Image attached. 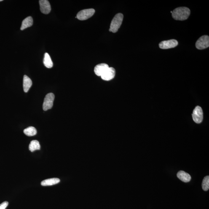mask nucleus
I'll return each instance as SVG.
<instances>
[{"label":"nucleus","mask_w":209,"mask_h":209,"mask_svg":"<svg viewBox=\"0 0 209 209\" xmlns=\"http://www.w3.org/2000/svg\"><path fill=\"white\" fill-rule=\"evenodd\" d=\"M190 10L186 7H179L172 11V16L176 20L183 21L187 20L190 14Z\"/></svg>","instance_id":"f257e3e1"},{"label":"nucleus","mask_w":209,"mask_h":209,"mask_svg":"<svg viewBox=\"0 0 209 209\" xmlns=\"http://www.w3.org/2000/svg\"><path fill=\"white\" fill-rule=\"evenodd\" d=\"M124 16L122 13L116 14L112 21L109 31L116 33L122 25Z\"/></svg>","instance_id":"f03ea898"},{"label":"nucleus","mask_w":209,"mask_h":209,"mask_svg":"<svg viewBox=\"0 0 209 209\" xmlns=\"http://www.w3.org/2000/svg\"><path fill=\"white\" fill-rule=\"evenodd\" d=\"M54 98L55 96L53 93H49L46 95L43 105V108L44 111H47L52 108L53 105Z\"/></svg>","instance_id":"7ed1b4c3"},{"label":"nucleus","mask_w":209,"mask_h":209,"mask_svg":"<svg viewBox=\"0 0 209 209\" xmlns=\"http://www.w3.org/2000/svg\"><path fill=\"white\" fill-rule=\"evenodd\" d=\"M95 12V9H84L77 14L76 18L81 21L87 20L92 17Z\"/></svg>","instance_id":"20e7f679"},{"label":"nucleus","mask_w":209,"mask_h":209,"mask_svg":"<svg viewBox=\"0 0 209 209\" xmlns=\"http://www.w3.org/2000/svg\"><path fill=\"white\" fill-rule=\"evenodd\" d=\"M209 46V37L208 36H203L199 38L196 43V48L199 50H203Z\"/></svg>","instance_id":"39448f33"},{"label":"nucleus","mask_w":209,"mask_h":209,"mask_svg":"<svg viewBox=\"0 0 209 209\" xmlns=\"http://www.w3.org/2000/svg\"><path fill=\"white\" fill-rule=\"evenodd\" d=\"M193 119L196 123L199 124L203 119V111L200 106H197L194 108L192 114Z\"/></svg>","instance_id":"423d86ee"},{"label":"nucleus","mask_w":209,"mask_h":209,"mask_svg":"<svg viewBox=\"0 0 209 209\" xmlns=\"http://www.w3.org/2000/svg\"><path fill=\"white\" fill-rule=\"evenodd\" d=\"M178 44V41L174 39H172L162 41L159 43V46L161 49H167L176 47Z\"/></svg>","instance_id":"0eeeda50"},{"label":"nucleus","mask_w":209,"mask_h":209,"mask_svg":"<svg viewBox=\"0 0 209 209\" xmlns=\"http://www.w3.org/2000/svg\"><path fill=\"white\" fill-rule=\"evenodd\" d=\"M40 10L42 13L45 14L50 13L51 8L48 1L40 0L39 1Z\"/></svg>","instance_id":"6e6552de"},{"label":"nucleus","mask_w":209,"mask_h":209,"mask_svg":"<svg viewBox=\"0 0 209 209\" xmlns=\"http://www.w3.org/2000/svg\"><path fill=\"white\" fill-rule=\"evenodd\" d=\"M116 75V70L112 67L109 68L102 75L101 77L102 79L105 81H110L114 78Z\"/></svg>","instance_id":"1a4fd4ad"},{"label":"nucleus","mask_w":209,"mask_h":209,"mask_svg":"<svg viewBox=\"0 0 209 209\" xmlns=\"http://www.w3.org/2000/svg\"><path fill=\"white\" fill-rule=\"evenodd\" d=\"M109 67L108 65L106 64H100L95 67L94 72L97 76H101Z\"/></svg>","instance_id":"9d476101"},{"label":"nucleus","mask_w":209,"mask_h":209,"mask_svg":"<svg viewBox=\"0 0 209 209\" xmlns=\"http://www.w3.org/2000/svg\"><path fill=\"white\" fill-rule=\"evenodd\" d=\"M177 177L180 180L184 183L189 182L191 179V175L181 170L178 172L177 173Z\"/></svg>","instance_id":"9b49d317"},{"label":"nucleus","mask_w":209,"mask_h":209,"mask_svg":"<svg viewBox=\"0 0 209 209\" xmlns=\"http://www.w3.org/2000/svg\"><path fill=\"white\" fill-rule=\"evenodd\" d=\"M32 85L31 80L26 75L24 76L23 80V87L25 92H28L30 87Z\"/></svg>","instance_id":"f8f14e48"},{"label":"nucleus","mask_w":209,"mask_h":209,"mask_svg":"<svg viewBox=\"0 0 209 209\" xmlns=\"http://www.w3.org/2000/svg\"><path fill=\"white\" fill-rule=\"evenodd\" d=\"M60 182V180L58 178H51L42 181L41 182V186H52V185L57 184Z\"/></svg>","instance_id":"ddd939ff"},{"label":"nucleus","mask_w":209,"mask_h":209,"mask_svg":"<svg viewBox=\"0 0 209 209\" xmlns=\"http://www.w3.org/2000/svg\"><path fill=\"white\" fill-rule=\"evenodd\" d=\"M33 25V20L31 17H28L22 21L21 30H23L28 27H31Z\"/></svg>","instance_id":"4468645a"},{"label":"nucleus","mask_w":209,"mask_h":209,"mask_svg":"<svg viewBox=\"0 0 209 209\" xmlns=\"http://www.w3.org/2000/svg\"><path fill=\"white\" fill-rule=\"evenodd\" d=\"M44 64L45 66L48 68H52L53 65L51 59L50 55L47 53H45V54Z\"/></svg>","instance_id":"2eb2a0df"},{"label":"nucleus","mask_w":209,"mask_h":209,"mask_svg":"<svg viewBox=\"0 0 209 209\" xmlns=\"http://www.w3.org/2000/svg\"><path fill=\"white\" fill-rule=\"evenodd\" d=\"M29 149L31 152L40 149V145L39 142L37 140L32 141L29 146Z\"/></svg>","instance_id":"dca6fc26"},{"label":"nucleus","mask_w":209,"mask_h":209,"mask_svg":"<svg viewBox=\"0 0 209 209\" xmlns=\"http://www.w3.org/2000/svg\"><path fill=\"white\" fill-rule=\"evenodd\" d=\"M24 133L27 136H34L37 133V131L36 129L33 127H29L24 130Z\"/></svg>","instance_id":"f3484780"},{"label":"nucleus","mask_w":209,"mask_h":209,"mask_svg":"<svg viewBox=\"0 0 209 209\" xmlns=\"http://www.w3.org/2000/svg\"><path fill=\"white\" fill-rule=\"evenodd\" d=\"M202 186L204 191H207L209 189V177L207 176L204 178L202 181Z\"/></svg>","instance_id":"a211bd4d"},{"label":"nucleus","mask_w":209,"mask_h":209,"mask_svg":"<svg viewBox=\"0 0 209 209\" xmlns=\"http://www.w3.org/2000/svg\"><path fill=\"white\" fill-rule=\"evenodd\" d=\"M8 202H4L0 205V209H6L8 205Z\"/></svg>","instance_id":"6ab92c4d"},{"label":"nucleus","mask_w":209,"mask_h":209,"mask_svg":"<svg viewBox=\"0 0 209 209\" xmlns=\"http://www.w3.org/2000/svg\"><path fill=\"white\" fill-rule=\"evenodd\" d=\"M2 0H0V2L2 1Z\"/></svg>","instance_id":"aec40b11"},{"label":"nucleus","mask_w":209,"mask_h":209,"mask_svg":"<svg viewBox=\"0 0 209 209\" xmlns=\"http://www.w3.org/2000/svg\"><path fill=\"white\" fill-rule=\"evenodd\" d=\"M171 13H172V11H171Z\"/></svg>","instance_id":"412c9836"}]
</instances>
